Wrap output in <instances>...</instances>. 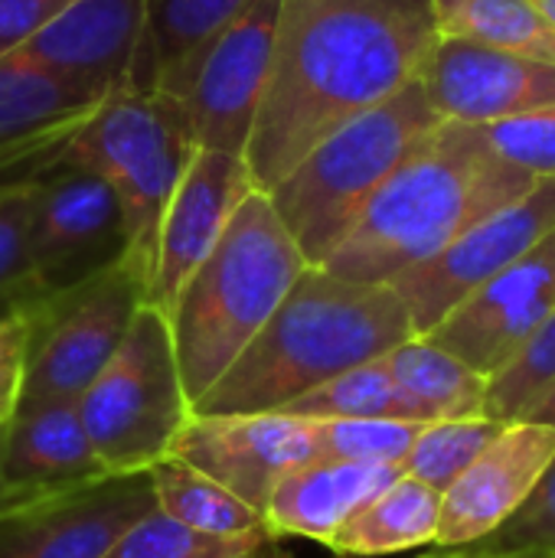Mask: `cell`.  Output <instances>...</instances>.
<instances>
[{
	"instance_id": "6da1fadb",
	"label": "cell",
	"mask_w": 555,
	"mask_h": 558,
	"mask_svg": "<svg viewBox=\"0 0 555 558\" xmlns=\"http://www.w3.org/2000/svg\"><path fill=\"white\" fill-rule=\"evenodd\" d=\"M435 36L432 0H281L245 147L255 190H275L327 134L415 82Z\"/></svg>"
},
{
	"instance_id": "7a4b0ae2",
	"label": "cell",
	"mask_w": 555,
	"mask_h": 558,
	"mask_svg": "<svg viewBox=\"0 0 555 558\" xmlns=\"http://www.w3.org/2000/svg\"><path fill=\"white\" fill-rule=\"evenodd\" d=\"M536 183L500 160L478 128L442 121L389 173L321 268L350 281L389 284Z\"/></svg>"
},
{
	"instance_id": "3957f363",
	"label": "cell",
	"mask_w": 555,
	"mask_h": 558,
	"mask_svg": "<svg viewBox=\"0 0 555 558\" xmlns=\"http://www.w3.org/2000/svg\"><path fill=\"white\" fill-rule=\"evenodd\" d=\"M409 337L415 333L393 284L304 268L262 333L193 405V415L281 412Z\"/></svg>"
},
{
	"instance_id": "277c9868",
	"label": "cell",
	"mask_w": 555,
	"mask_h": 558,
	"mask_svg": "<svg viewBox=\"0 0 555 558\" xmlns=\"http://www.w3.org/2000/svg\"><path fill=\"white\" fill-rule=\"evenodd\" d=\"M304 268L272 199L252 190L167 314L190 409L262 333Z\"/></svg>"
},
{
	"instance_id": "5b68a950",
	"label": "cell",
	"mask_w": 555,
	"mask_h": 558,
	"mask_svg": "<svg viewBox=\"0 0 555 558\" xmlns=\"http://www.w3.org/2000/svg\"><path fill=\"white\" fill-rule=\"evenodd\" d=\"M438 124L442 118L415 78L327 134L265 193L311 268H321L334 255L376 190Z\"/></svg>"
},
{
	"instance_id": "8992f818",
	"label": "cell",
	"mask_w": 555,
	"mask_h": 558,
	"mask_svg": "<svg viewBox=\"0 0 555 558\" xmlns=\"http://www.w3.org/2000/svg\"><path fill=\"white\" fill-rule=\"evenodd\" d=\"M183 105L164 92H118L59 147V157L101 177L121 203L128 265L150 284L164 209L193 157Z\"/></svg>"
},
{
	"instance_id": "52a82bcc",
	"label": "cell",
	"mask_w": 555,
	"mask_h": 558,
	"mask_svg": "<svg viewBox=\"0 0 555 558\" xmlns=\"http://www.w3.org/2000/svg\"><path fill=\"white\" fill-rule=\"evenodd\" d=\"M75 405L105 474H147L170 454L193 409L170 320L157 307L134 314L121 350Z\"/></svg>"
},
{
	"instance_id": "ba28073f",
	"label": "cell",
	"mask_w": 555,
	"mask_h": 558,
	"mask_svg": "<svg viewBox=\"0 0 555 558\" xmlns=\"http://www.w3.org/2000/svg\"><path fill=\"white\" fill-rule=\"evenodd\" d=\"M147 304L128 262L29 307V343L20 405L79 402L121 350L134 314Z\"/></svg>"
},
{
	"instance_id": "9c48e42d",
	"label": "cell",
	"mask_w": 555,
	"mask_h": 558,
	"mask_svg": "<svg viewBox=\"0 0 555 558\" xmlns=\"http://www.w3.org/2000/svg\"><path fill=\"white\" fill-rule=\"evenodd\" d=\"M23 183L29 186L26 255L39 298L72 291L128 262L124 213L101 177L56 150Z\"/></svg>"
},
{
	"instance_id": "30bf717a",
	"label": "cell",
	"mask_w": 555,
	"mask_h": 558,
	"mask_svg": "<svg viewBox=\"0 0 555 558\" xmlns=\"http://www.w3.org/2000/svg\"><path fill=\"white\" fill-rule=\"evenodd\" d=\"M555 229V180H540L520 199L474 222L429 262L399 275L393 291L406 304L415 337L432 333L464 298L507 271Z\"/></svg>"
},
{
	"instance_id": "8fae6325",
	"label": "cell",
	"mask_w": 555,
	"mask_h": 558,
	"mask_svg": "<svg viewBox=\"0 0 555 558\" xmlns=\"http://www.w3.org/2000/svg\"><path fill=\"white\" fill-rule=\"evenodd\" d=\"M281 0H252L200 56L183 95L196 150L245 157L268 82Z\"/></svg>"
},
{
	"instance_id": "7c38bea8",
	"label": "cell",
	"mask_w": 555,
	"mask_h": 558,
	"mask_svg": "<svg viewBox=\"0 0 555 558\" xmlns=\"http://www.w3.org/2000/svg\"><path fill=\"white\" fill-rule=\"evenodd\" d=\"M150 510V474H105L3 513L0 558H105Z\"/></svg>"
},
{
	"instance_id": "4fadbf2b",
	"label": "cell",
	"mask_w": 555,
	"mask_h": 558,
	"mask_svg": "<svg viewBox=\"0 0 555 558\" xmlns=\"http://www.w3.org/2000/svg\"><path fill=\"white\" fill-rule=\"evenodd\" d=\"M167 458L190 464L265 517L275 487L314 461L311 422L288 412L190 415Z\"/></svg>"
},
{
	"instance_id": "5bb4252c",
	"label": "cell",
	"mask_w": 555,
	"mask_h": 558,
	"mask_svg": "<svg viewBox=\"0 0 555 558\" xmlns=\"http://www.w3.org/2000/svg\"><path fill=\"white\" fill-rule=\"evenodd\" d=\"M553 307L555 229L520 262L464 298L425 337L491 379L527 347Z\"/></svg>"
},
{
	"instance_id": "9a60e30c",
	"label": "cell",
	"mask_w": 555,
	"mask_h": 558,
	"mask_svg": "<svg viewBox=\"0 0 555 558\" xmlns=\"http://www.w3.org/2000/svg\"><path fill=\"white\" fill-rule=\"evenodd\" d=\"M255 190L245 157L219 150H193L157 229L147 304L164 317L206 255L222 239L239 203Z\"/></svg>"
},
{
	"instance_id": "2e32d148",
	"label": "cell",
	"mask_w": 555,
	"mask_h": 558,
	"mask_svg": "<svg viewBox=\"0 0 555 558\" xmlns=\"http://www.w3.org/2000/svg\"><path fill=\"white\" fill-rule=\"evenodd\" d=\"M419 82L432 111L455 124H491L555 105V65L458 36H435Z\"/></svg>"
},
{
	"instance_id": "e0dca14e",
	"label": "cell",
	"mask_w": 555,
	"mask_h": 558,
	"mask_svg": "<svg viewBox=\"0 0 555 558\" xmlns=\"http://www.w3.org/2000/svg\"><path fill=\"white\" fill-rule=\"evenodd\" d=\"M144 49V0H75L13 56L108 101L134 85Z\"/></svg>"
},
{
	"instance_id": "ac0fdd59",
	"label": "cell",
	"mask_w": 555,
	"mask_h": 558,
	"mask_svg": "<svg viewBox=\"0 0 555 558\" xmlns=\"http://www.w3.org/2000/svg\"><path fill=\"white\" fill-rule=\"evenodd\" d=\"M555 454V428L507 422L474 464L442 494L438 549H458L491 536L514 517Z\"/></svg>"
},
{
	"instance_id": "d6986e66",
	"label": "cell",
	"mask_w": 555,
	"mask_h": 558,
	"mask_svg": "<svg viewBox=\"0 0 555 558\" xmlns=\"http://www.w3.org/2000/svg\"><path fill=\"white\" fill-rule=\"evenodd\" d=\"M101 105L79 85L20 59H0V186L46 163Z\"/></svg>"
},
{
	"instance_id": "ffe728a7",
	"label": "cell",
	"mask_w": 555,
	"mask_h": 558,
	"mask_svg": "<svg viewBox=\"0 0 555 558\" xmlns=\"http://www.w3.org/2000/svg\"><path fill=\"white\" fill-rule=\"evenodd\" d=\"M0 474L39 497L105 477L75 402L20 405L3 425Z\"/></svg>"
},
{
	"instance_id": "44dd1931",
	"label": "cell",
	"mask_w": 555,
	"mask_h": 558,
	"mask_svg": "<svg viewBox=\"0 0 555 558\" xmlns=\"http://www.w3.org/2000/svg\"><path fill=\"white\" fill-rule=\"evenodd\" d=\"M402 474L406 471L399 464L311 461L275 487L265 507V526L275 539L301 536L327 546L350 517H357Z\"/></svg>"
},
{
	"instance_id": "7402d4cb",
	"label": "cell",
	"mask_w": 555,
	"mask_h": 558,
	"mask_svg": "<svg viewBox=\"0 0 555 558\" xmlns=\"http://www.w3.org/2000/svg\"><path fill=\"white\" fill-rule=\"evenodd\" d=\"M252 0H144V49L131 92L180 98L206 46Z\"/></svg>"
},
{
	"instance_id": "603a6c76",
	"label": "cell",
	"mask_w": 555,
	"mask_h": 558,
	"mask_svg": "<svg viewBox=\"0 0 555 558\" xmlns=\"http://www.w3.org/2000/svg\"><path fill=\"white\" fill-rule=\"evenodd\" d=\"M442 494L422 481L402 474L393 487L373 497L357 517H350L327 543L340 558L399 556L435 543Z\"/></svg>"
},
{
	"instance_id": "cb8c5ba5",
	"label": "cell",
	"mask_w": 555,
	"mask_h": 558,
	"mask_svg": "<svg viewBox=\"0 0 555 558\" xmlns=\"http://www.w3.org/2000/svg\"><path fill=\"white\" fill-rule=\"evenodd\" d=\"M383 363L425 425L487 418V376L474 373L429 337H409L389 350Z\"/></svg>"
},
{
	"instance_id": "d4e9b609",
	"label": "cell",
	"mask_w": 555,
	"mask_h": 558,
	"mask_svg": "<svg viewBox=\"0 0 555 558\" xmlns=\"http://www.w3.org/2000/svg\"><path fill=\"white\" fill-rule=\"evenodd\" d=\"M147 474H150V487H154V504L170 520H177L196 533H209V536H222V539L272 536L265 526V517L258 510H252L236 494H229L206 474L193 471L190 464H183L177 458H164Z\"/></svg>"
},
{
	"instance_id": "484cf974",
	"label": "cell",
	"mask_w": 555,
	"mask_h": 558,
	"mask_svg": "<svg viewBox=\"0 0 555 558\" xmlns=\"http://www.w3.org/2000/svg\"><path fill=\"white\" fill-rule=\"evenodd\" d=\"M438 36H458L555 65V26L533 0H432Z\"/></svg>"
},
{
	"instance_id": "4316f807",
	"label": "cell",
	"mask_w": 555,
	"mask_h": 558,
	"mask_svg": "<svg viewBox=\"0 0 555 558\" xmlns=\"http://www.w3.org/2000/svg\"><path fill=\"white\" fill-rule=\"evenodd\" d=\"M294 418L307 422H327V418H389V422H422L415 405L406 399V392L396 386L389 366L379 360L363 363L307 396L294 399L288 409H281Z\"/></svg>"
},
{
	"instance_id": "83f0119b",
	"label": "cell",
	"mask_w": 555,
	"mask_h": 558,
	"mask_svg": "<svg viewBox=\"0 0 555 558\" xmlns=\"http://www.w3.org/2000/svg\"><path fill=\"white\" fill-rule=\"evenodd\" d=\"M504 422L494 418H458V422H432L419 432L402 471L425 487L445 494L474 458L500 435Z\"/></svg>"
},
{
	"instance_id": "f1b7e54d",
	"label": "cell",
	"mask_w": 555,
	"mask_h": 558,
	"mask_svg": "<svg viewBox=\"0 0 555 558\" xmlns=\"http://www.w3.org/2000/svg\"><path fill=\"white\" fill-rule=\"evenodd\" d=\"M419 422L389 418H327L311 422L314 461H350V464H406L419 432Z\"/></svg>"
},
{
	"instance_id": "f546056e",
	"label": "cell",
	"mask_w": 555,
	"mask_h": 558,
	"mask_svg": "<svg viewBox=\"0 0 555 558\" xmlns=\"http://www.w3.org/2000/svg\"><path fill=\"white\" fill-rule=\"evenodd\" d=\"M275 536H245V539H222L209 533H196L160 510H150L137 520L105 558H239L255 553L258 546L272 543Z\"/></svg>"
},
{
	"instance_id": "4dcf8cb0",
	"label": "cell",
	"mask_w": 555,
	"mask_h": 558,
	"mask_svg": "<svg viewBox=\"0 0 555 558\" xmlns=\"http://www.w3.org/2000/svg\"><path fill=\"white\" fill-rule=\"evenodd\" d=\"M555 379V307L527 347L487 379V418L520 422Z\"/></svg>"
},
{
	"instance_id": "1f68e13d",
	"label": "cell",
	"mask_w": 555,
	"mask_h": 558,
	"mask_svg": "<svg viewBox=\"0 0 555 558\" xmlns=\"http://www.w3.org/2000/svg\"><path fill=\"white\" fill-rule=\"evenodd\" d=\"M471 128L510 167L533 180H555V105Z\"/></svg>"
},
{
	"instance_id": "d6a6232c",
	"label": "cell",
	"mask_w": 555,
	"mask_h": 558,
	"mask_svg": "<svg viewBox=\"0 0 555 558\" xmlns=\"http://www.w3.org/2000/svg\"><path fill=\"white\" fill-rule=\"evenodd\" d=\"M26 219H29V186L23 180L0 186V317L43 301L29 271Z\"/></svg>"
},
{
	"instance_id": "836d02e7",
	"label": "cell",
	"mask_w": 555,
	"mask_h": 558,
	"mask_svg": "<svg viewBox=\"0 0 555 558\" xmlns=\"http://www.w3.org/2000/svg\"><path fill=\"white\" fill-rule=\"evenodd\" d=\"M481 553H553L555 556V454L540 474L523 507L507 517L491 536L471 543Z\"/></svg>"
},
{
	"instance_id": "e575fe53",
	"label": "cell",
	"mask_w": 555,
	"mask_h": 558,
	"mask_svg": "<svg viewBox=\"0 0 555 558\" xmlns=\"http://www.w3.org/2000/svg\"><path fill=\"white\" fill-rule=\"evenodd\" d=\"M29 343V307L0 317V428L13 418L23 396Z\"/></svg>"
},
{
	"instance_id": "d590c367",
	"label": "cell",
	"mask_w": 555,
	"mask_h": 558,
	"mask_svg": "<svg viewBox=\"0 0 555 558\" xmlns=\"http://www.w3.org/2000/svg\"><path fill=\"white\" fill-rule=\"evenodd\" d=\"M75 0H0V59L52 23Z\"/></svg>"
},
{
	"instance_id": "8d00e7d4",
	"label": "cell",
	"mask_w": 555,
	"mask_h": 558,
	"mask_svg": "<svg viewBox=\"0 0 555 558\" xmlns=\"http://www.w3.org/2000/svg\"><path fill=\"white\" fill-rule=\"evenodd\" d=\"M520 422H533V425H546V428H555V379L553 386L530 405V412L520 418Z\"/></svg>"
},
{
	"instance_id": "74e56055",
	"label": "cell",
	"mask_w": 555,
	"mask_h": 558,
	"mask_svg": "<svg viewBox=\"0 0 555 558\" xmlns=\"http://www.w3.org/2000/svg\"><path fill=\"white\" fill-rule=\"evenodd\" d=\"M0 445H3V428H0ZM33 500H39V494L23 490V487H13V484H7L3 474H0V517L10 513V510H16V507H23V504H33Z\"/></svg>"
},
{
	"instance_id": "f35d334b",
	"label": "cell",
	"mask_w": 555,
	"mask_h": 558,
	"mask_svg": "<svg viewBox=\"0 0 555 558\" xmlns=\"http://www.w3.org/2000/svg\"><path fill=\"white\" fill-rule=\"evenodd\" d=\"M422 558H555L553 553H481V549H471V546H458V549H442L435 556Z\"/></svg>"
},
{
	"instance_id": "ab89813d",
	"label": "cell",
	"mask_w": 555,
	"mask_h": 558,
	"mask_svg": "<svg viewBox=\"0 0 555 558\" xmlns=\"http://www.w3.org/2000/svg\"><path fill=\"white\" fill-rule=\"evenodd\" d=\"M291 553L278 543V539H272V543H265V546H258L255 553H249V556H239V558H288Z\"/></svg>"
},
{
	"instance_id": "60d3db41",
	"label": "cell",
	"mask_w": 555,
	"mask_h": 558,
	"mask_svg": "<svg viewBox=\"0 0 555 558\" xmlns=\"http://www.w3.org/2000/svg\"><path fill=\"white\" fill-rule=\"evenodd\" d=\"M533 3H536V10L555 26V0H533Z\"/></svg>"
},
{
	"instance_id": "b9f144b4",
	"label": "cell",
	"mask_w": 555,
	"mask_h": 558,
	"mask_svg": "<svg viewBox=\"0 0 555 558\" xmlns=\"http://www.w3.org/2000/svg\"><path fill=\"white\" fill-rule=\"evenodd\" d=\"M288 558H294V556H288Z\"/></svg>"
}]
</instances>
